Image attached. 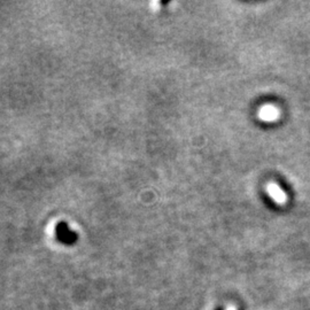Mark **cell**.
I'll list each match as a JSON object with an SVG mask.
<instances>
[{
    "instance_id": "1",
    "label": "cell",
    "mask_w": 310,
    "mask_h": 310,
    "mask_svg": "<svg viewBox=\"0 0 310 310\" xmlns=\"http://www.w3.org/2000/svg\"><path fill=\"white\" fill-rule=\"evenodd\" d=\"M55 237L63 245H74L78 239V234L69 228L66 222H59L55 225Z\"/></svg>"
},
{
    "instance_id": "2",
    "label": "cell",
    "mask_w": 310,
    "mask_h": 310,
    "mask_svg": "<svg viewBox=\"0 0 310 310\" xmlns=\"http://www.w3.org/2000/svg\"><path fill=\"white\" fill-rule=\"evenodd\" d=\"M259 117L264 122H273L279 117V111L272 105H266L260 109Z\"/></svg>"
},
{
    "instance_id": "3",
    "label": "cell",
    "mask_w": 310,
    "mask_h": 310,
    "mask_svg": "<svg viewBox=\"0 0 310 310\" xmlns=\"http://www.w3.org/2000/svg\"><path fill=\"white\" fill-rule=\"evenodd\" d=\"M267 191L268 194H269L277 203H279V205H284V203L286 202V194H285L283 190H281L276 183H270V184H268Z\"/></svg>"
},
{
    "instance_id": "4",
    "label": "cell",
    "mask_w": 310,
    "mask_h": 310,
    "mask_svg": "<svg viewBox=\"0 0 310 310\" xmlns=\"http://www.w3.org/2000/svg\"><path fill=\"white\" fill-rule=\"evenodd\" d=\"M228 310H235V309H234V308H229Z\"/></svg>"
}]
</instances>
